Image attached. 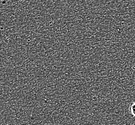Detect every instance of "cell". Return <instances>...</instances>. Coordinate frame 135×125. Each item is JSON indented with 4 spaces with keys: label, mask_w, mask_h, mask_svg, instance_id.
<instances>
[{
    "label": "cell",
    "mask_w": 135,
    "mask_h": 125,
    "mask_svg": "<svg viewBox=\"0 0 135 125\" xmlns=\"http://www.w3.org/2000/svg\"><path fill=\"white\" fill-rule=\"evenodd\" d=\"M129 109L130 112H131L133 117H134L135 119V102L132 103L130 104Z\"/></svg>",
    "instance_id": "1"
}]
</instances>
